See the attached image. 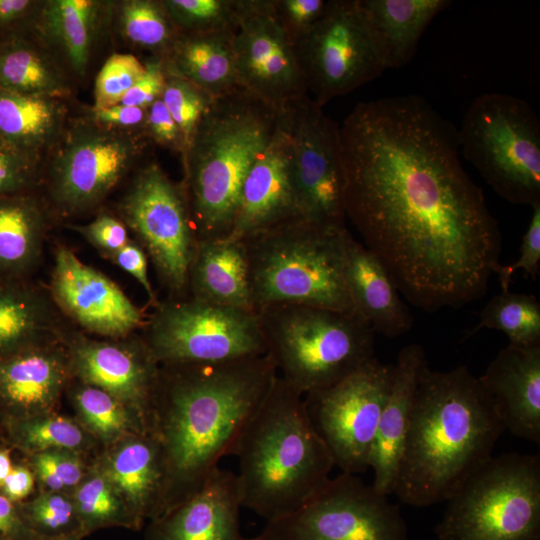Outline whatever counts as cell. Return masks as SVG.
<instances>
[{"label":"cell","instance_id":"obj_2","mask_svg":"<svg viewBox=\"0 0 540 540\" xmlns=\"http://www.w3.org/2000/svg\"><path fill=\"white\" fill-rule=\"evenodd\" d=\"M165 367L158 379L159 443L171 499L175 492L172 509L205 485L221 458L233 454L277 371L266 355Z\"/></svg>","mask_w":540,"mask_h":540},{"label":"cell","instance_id":"obj_41","mask_svg":"<svg viewBox=\"0 0 540 540\" xmlns=\"http://www.w3.org/2000/svg\"><path fill=\"white\" fill-rule=\"evenodd\" d=\"M75 400L85 422L103 438L116 437L129 426L122 402L99 388L90 385L81 387Z\"/></svg>","mask_w":540,"mask_h":540},{"label":"cell","instance_id":"obj_14","mask_svg":"<svg viewBox=\"0 0 540 540\" xmlns=\"http://www.w3.org/2000/svg\"><path fill=\"white\" fill-rule=\"evenodd\" d=\"M294 47L307 91L321 107L386 70L357 0H329L323 16Z\"/></svg>","mask_w":540,"mask_h":540},{"label":"cell","instance_id":"obj_37","mask_svg":"<svg viewBox=\"0 0 540 540\" xmlns=\"http://www.w3.org/2000/svg\"><path fill=\"white\" fill-rule=\"evenodd\" d=\"M179 33L235 30L240 0H162Z\"/></svg>","mask_w":540,"mask_h":540},{"label":"cell","instance_id":"obj_40","mask_svg":"<svg viewBox=\"0 0 540 540\" xmlns=\"http://www.w3.org/2000/svg\"><path fill=\"white\" fill-rule=\"evenodd\" d=\"M145 70V63L133 54H112L97 74L92 109L98 110L119 104Z\"/></svg>","mask_w":540,"mask_h":540},{"label":"cell","instance_id":"obj_25","mask_svg":"<svg viewBox=\"0 0 540 540\" xmlns=\"http://www.w3.org/2000/svg\"><path fill=\"white\" fill-rule=\"evenodd\" d=\"M188 290L198 301L256 312L245 243L229 238L197 240Z\"/></svg>","mask_w":540,"mask_h":540},{"label":"cell","instance_id":"obj_33","mask_svg":"<svg viewBox=\"0 0 540 540\" xmlns=\"http://www.w3.org/2000/svg\"><path fill=\"white\" fill-rule=\"evenodd\" d=\"M0 88L62 99L70 93L66 77L51 54L20 35L0 41Z\"/></svg>","mask_w":540,"mask_h":540},{"label":"cell","instance_id":"obj_11","mask_svg":"<svg viewBox=\"0 0 540 540\" xmlns=\"http://www.w3.org/2000/svg\"><path fill=\"white\" fill-rule=\"evenodd\" d=\"M247 540H408L398 505L357 475L341 472L294 512Z\"/></svg>","mask_w":540,"mask_h":540},{"label":"cell","instance_id":"obj_43","mask_svg":"<svg viewBox=\"0 0 540 540\" xmlns=\"http://www.w3.org/2000/svg\"><path fill=\"white\" fill-rule=\"evenodd\" d=\"M25 513L24 519L33 532L55 534L56 538L76 533L71 530L77 515L74 503L55 491L34 499Z\"/></svg>","mask_w":540,"mask_h":540},{"label":"cell","instance_id":"obj_55","mask_svg":"<svg viewBox=\"0 0 540 540\" xmlns=\"http://www.w3.org/2000/svg\"><path fill=\"white\" fill-rule=\"evenodd\" d=\"M40 3L33 0H0V28L35 15Z\"/></svg>","mask_w":540,"mask_h":540},{"label":"cell","instance_id":"obj_36","mask_svg":"<svg viewBox=\"0 0 540 540\" xmlns=\"http://www.w3.org/2000/svg\"><path fill=\"white\" fill-rule=\"evenodd\" d=\"M118 25L127 42L161 58L165 57L179 34L163 2L156 0L121 2Z\"/></svg>","mask_w":540,"mask_h":540},{"label":"cell","instance_id":"obj_56","mask_svg":"<svg viewBox=\"0 0 540 540\" xmlns=\"http://www.w3.org/2000/svg\"><path fill=\"white\" fill-rule=\"evenodd\" d=\"M13 465L10 457V453L7 450H0V487L3 484L6 477L12 470Z\"/></svg>","mask_w":540,"mask_h":540},{"label":"cell","instance_id":"obj_1","mask_svg":"<svg viewBox=\"0 0 540 540\" xmlns=\"http://www.w3.org/2000/svg\"><path fill=\"white\" fill-rule=\"evenodd\" d=\"M346 218L400 293L428 312L483 297L502 247L457 129L424 98L357 104L340 126Z\"/></svg>","mask_w":540,"mask_h":540},{"label":"cell","instance_id":"obj_32","mask_svg":"<svg viewBox=\"0 0 540 540\" xmlns=\"http://www.w3.org/2000/svg\"><path fill=\"white\" fill-rule=\"evenodd\" d=\"M52 303L22 278H0V357L38 346L56 327Z\"/></svg>","mask_w":540,"mask_h":540},{"label":"cell","instance_id":"obj_22","mask_svg":"<svg viewBox=\"0 0 540 540\" xmlns=\"http://www.w3.org/2000/svg\"><path fill=\"white\" fill-rule=\"evenodd\" d=\"M73 366L81 379L138 410L158 385L157 361L142 347L81 338L72 347Z\"/></svg>","mask_w":540,"mask_h":540},{"label":"cell","instance_id":"obj_3","mask_svg":"<svg viewBox=\"0 0 540 540\" xmlns=\"http://www.w3.org/2000/svg\"><path fill=\"white\" fill-rule=\"evenodd\" d=\"M478 377L458 366L420 378L394 493L414 507L445 502L493 455L504 431Z\"/></svg>","mask_w":540,"mask_h":540},{"label":"cell","instance_id":"obj_24","mask_svg":"<svg viewBox=\"0 0 540 540\" xmlns=\"http://www.w3.org/2000/svg\"><path fill=\"white\" fill-rule=\"evenodd\" d=\"M241 507L235 473L218 467L198 492L160 519L153 540H247Z\"/></svg>","mask_w":540,"mask_h":540},{"label":"cell","instance_id":"obj_47","mask_svg":"<svg viewBox=\"0 0 540 540\" xmlns=\"http://www.w3.org/2000/svg\"><path fill=\"white\" fill-rule=\"evenodd\" d=\"M275 16L293 44L325 13L329 0H272Z\"/></svg>","mask_w":540,"mask_h":540},{"label":"cell","instance_id":"obj_19","mask_svg":"<svg viewBox=\"0 0 540 540\" xmlns=\"http://www.w3.org/2000/svg\"><path fill=\"white\" fill-rule=\"evenodd\" d=\"M300 218L289 104L272 140L245 178L235 222L227 238L243 241Z\"/></svg>","mask_w":540,"mask_h":540},{"label":"cell","instance_id":"obj_4","mask_svg":"<svg viewBox=\"0 0 540 540\" xmlns=\"http://www.w3.org/2000/svg\"><path fill=\"white\" fill-rule=\"evenodd\" d=\"M233 456L241 506L267 521L288 515L331 478L334 461L313 428L303 396L277 374Z\"/></svg>","mask_w":540,"mask_h":540},{"label":"cell","instance_id":"obj_27","mask_svg":"<svg viewBox=\"0 0 540 540\" xmlns=\"http://www.w3.org/2000/svg\"><path fill=\"white\" fill-rule=\"evenodd\" d=\"M235 30L179 33L163 58L164 67L213 98L240 88L233 47Z\"/></svg>","mask_w":540,"mask_h":540},{"label":"cell","instance_id":"obj_23","mask_svg":"<svg viewBox=\"0 0 540 540\" xmlns=\"http://www.w3.org/2000/svg\"><path fill=\"white\" fill-rule=\"evenodd\" d=\"M343 276L355 313L375 334L395 338L411 329L413 317L390 272L349 231L344 242Z\"/></svg>","mask_w":540,"mask_h":540},{"label":"cell","instance_id":"obj_28","mask_svg":"<svg viewBox=\"0 0 540 540\" xmlns=\"http://www.w3.org/2000/svg\"><path fill=\"white\" fill-rule=\"evenodd\" d=\"M65 377L61 356L39 345L2 356L0 400L18 412L43 411L56 401Z\"/></svg>","mask_w":540,"mask_h":540},{"label":"cell","instance_id":"obj_35","mask_svg":"<svg viewBox=\"0 0 540 540\" xmlns=\"http://www.w3.org/2000/svg\"><path fill=\"white\" fill-rule=\"evenodd\" d=\"M479 317L470 334L487 328L505 333L509 344H540V303L533 295L502 291L487 302Z\"/></svg>","mask_w":540,"mask_h":540},{"label":"cell","instance_id":"obj_52","mask_svg":"<svg viewBox=\"0 0 540 540\" xmlns=\"http://www.w3.org/2000/svg\"><path fill=\"white\" fill-rule=\"evenodd\" d=\"M109 258L118 267L132 275L146 291L148 298L155 306L158 304L156 295L148 277V259L144 249L133 240L123 246L117 252L109 255Z\"/></svg>","mask_w":540,"mask_h":540},{"label":"cell","instance_id":"obj_58","mask_svg":"<svg viewBox=\"0 0 540 540\" xmlns=\"http://www.w3.org/2000/svg\"><path fill=\"white\" fill-rule=\"evenodd\" d=\"M0 540H4V539L0 538Z\"/></svg>","mask_w":540,"mask_h":540},{"label":"cell","instance_id":"obj_49","mask_svg":"<svg viewBox=\"0 0 540 540\" xmlns=\"http://www.w3.org/2000/svg\"><path fill=\"white\" fill-rule=\"evenodd\" d=\"M144 133L146 138L182 156L186 151L187 145L183 132L162 99L155 101L147 108Z\"/></svg>","mask_w":540,"mask_h":540},{"label":"cell","instance_id":"obj_54","mask_svg":"<svg viewBox=\"0 0 540 540\" xmlns=\"http://www.w3.org/2000/svg\"><path fill=\"white\" fill-rule=\"evenodd\" d=\"M33 486L32 472L26 467L16 466L12 468L1 485L2 495L12 502L20 501L30 494Z\"/></svg>","mask_w":540,"mask_h":540},{"label":"cell","instance_id":"obj_31","mask_svg":"<svg viewBox=\"0 0 540 540\" xmlns=\"http://www.w3.org/2000/svg\"><path fill=\"white\" fill-rule=\"evenodd\" d=\"M45 229L43 206L33 196H0V278H23L34 268Z\"/></svg>","mask_w":540,"mask_h":540},{"label":"cell","instance_id":"obj_44","mask_svg":"<svg viewBox=\"0 0 540 540\" xmlns=\"http://www.w3.org/2000/svg\"><path fill=\"white\" fill-rule=\"evenodd\" d=\"M40 157L0 136V196L28 193L39 179Z\"/></svg>","mask_w":540,"mask_h":540},{"label":"cell","instance_id":"obj_48","mask_svg":"<svg viewBox=\"0 0 540 540\" xmlns=\"http://www.w3.org/2000/svg\"><path fill=\"white\" fill-rule=\"evenodd\" d=\"M70 227L106 257L120 250L130 240L124 222L109 213H100L88 224Z\"/></svg>","mask_w":540,"mask_h":540},{"label":"cell","instance_id":"obj_10","mask_svg":"<svg viewBox=\"0 0 540 540\" xmlns=\"http://www.w3.org/2000/svg\"><path fill=\"white\" fill-rule=\"evenodd\" d=\"M145 344L164 365L227 362L266 353L257 312L190 296L158 302Z\"/></svg>","mask_w":540,"mask_h":540},{"label":"cell","instance_id":"obj_39","mask_svg":"<svg viewBox=\"0 0 540 540\" xmlns=\"http://www.w3.org/2000/svg\"><path fill=\"white\" fill-rule=\"evenodd\" d=\"M13 431L21 445L38 452L77 448L84 440L81 429L60 416L25 418L16 422Z\"/></svg>","mask_w":540,"mask_h":540},{"label":"cell","instance_id":"obj_18","mask_svg":"<svg viewBox=\"0 0 540 540\" xmlns=\"http://www.w3.org/2000/svg\"><path fill=\"white\" fill-rule=\"evenodd\" d=\"M57 307L88 332L120 338L143 324L142 311L110 278L58 246L50 282Z\"/></svg>","mask_w":540,"mask_h":540},{"label":"cell","instance_id":"obj_8","mask_svg":"<svg viewBox=\"0 0 540 540\" xmlns=\"http://www.w3.org/2000/svg\"><path fill=\"white\" fill-rule=\"evenodd\" d=\"M445 502L439 540H540V457L492 456Z\"/></svg>","mask_w":540,"mask_h":540},{"label":"cell","instance_id":"obj_6","mask_svg":"<svg viewBox=\"0 0 540 540\" xmlns=\"http://www.w3.org/2000/svg\"><path fill=\"white\" fill-rule=\"evenodd\" d=\"M347 232L300 218L243 240L255 311L285 304L355 313L343 276Z\"/></svg>","mask_w":540,"mask_h":540},{"label":"cell","instance_id":"obj_42","mask_svg":"<svg viewBox=\"0 0 540 540\" xmlns=\"http://www.w3.org/2000/svg\"><path fill=\"white\" fill-rule=\"evenodd\" d=\"M113 487L103 476L91 477L80 485L74 506L83 525L93 527L120 518L121 505Z\"/></svg>","mask_w":540,"mask_h":540},{"label":"cell","instance_id":"obj_29","mask_svg":"<svg viewBox=\"0 0 540 540\" xmlns=\"http://www.w3.org/2000/svg\"><path fill=\"white\" fill-rule=\"evenodd\" d=\"M110 2L98 0H48L41 2L36 28L45 41L59 49L80 76L85 75L93 44Z\"/></svg>","mask_w":540,"mask_h":540},{"label":"cell","instance_id":"obj_15","mask_svg":"<svg viewBox=\"0 0 540 540\" xmlns=\"http://www.w3.org/2000/svg\"><path fill=\"white\" fill-rule=\"evenodd\" d=\"M139 133L101 128L89 120L61 139L50 163L49 195L63 215L98 205L129 172L146 146Z\"/></svg>","mask_w":540,"mask_h":540},{"label":"cell","instance_id":"obj_57","mask_svg":"<svg viewBox=\"0 0 540 540\" xmlns=\"http://www.w3.org/2000/svg\"><path fill=\"white\" fill-rule=\"evenodd\" d=\"M78 536H79L78 533H73V534H69V535H66V536L53 538V539H50V540H78Z\"/></svg>","mask_w":540,"mask_h":540},{"label":"cell","instance_id":"obj_12","mask_svg":"<svg viewBox=\"0 0 540 540\" xmlns=\"http://www.w3.org/2000/svg\"><path fill=\"white\" fill-rule=\"evenodd\" d=\"M120 212L171 297H185L197 237L183 186L150 162L135 175Z\"/></svg>","mask_w":540,"mask_h":540},{"label":"cell","instance_id":"obj_17","mask_svg":"<svg viewBox=\"0 0 540 540\" xmlns=\"http://www.w3.org/2000/svg\"><path fill=\"white\" fill-rule=\"evenodd\" d=\"M233 47L239 85L279 108L306 96L295 47L272 0H240Z\"/></svg>","mask_w":540,"mask_h":540},{"label":"cell","instance_id":"obj_45","mask_svg":"<svg viewBox=\"0 0 540 540\" xmlns=\"http://www.w3.org/2000/svg\"><path fill=\"white\" fill-rule=\"evenodd\" d=\"M540 269V204L532 206V216L522 237L519 258L507 265L497 264L493 274H497L502 291L509 290L513 274L523 270L526 275L536 278Z\"/></svg>","mask_w":540,"mask_h":540},{"label":"cell","instance_id":"obj_5","mask_svg":"<svg viewBox=\"0 0 540 540\" xmlns=\"http://www.w3.org/2000/svg\"><path fill=\"white\" fill-rule=\"evenodd\" d=\"M285 108L242 87L214 98L182 156V186L197 240L230 235L245 178L272 140Z\"/></svg>","mask_w":540,"mask_h":540},{"label":"cell","instance_id":"obj_26","mask_svg":"<svg viewBox=\"0 0 540 540\" xmlns=\"http://www.w3.org/2000/svg\"><path fill=\"white\" fill-rule=\"evenodd\" d=\"M371 38L386 69L408 64L432 20L449 0H357Z\"/></svg>","mask_w":540,"mask_h":540},{"label":"cell","instance_id":"obj_13","mask_svg":"<svg viewBox=\"0 0 540 540\" xmlns=\"http://www.w3.org/2000/svg\"><path fill=\"white\" fill-rule=\"evenodd\" d=\"M392 365L376 357L339 382L303 396L308 418L341 472L370 469Z\"/></svg>","mask_w":540,"mask_h":540},{"label":"cell","instance_id":"obj_20","mask_svg":"<svg viewBox=\"0 0 540 540\" xmlns=\"http://www.w3.org/2000/svg\"><path fill=\"white\" fill-rule=\"evenodd\" d=\"M504 429L540 443V344H509L478 377Z\"/></svg>","mask_w":540,"mask_h":540},{"label":"cell","instance_id":"obj_53","mask_svg":"<svg viewBox=\"0 0 540 540\" xmlns=\"http://www.w3.org/2000/svg\"><path fill=\"white\" fill-rule=\"evenodd\" d=\"M33 531L19 514L12 501L0 494V538L31 540Z\"/></svg>","mask_w":540,"mask_h":540},{"label":"cell","instance_id":"obj_46","mask_svg":"<svg viewBox=\"0 0 540 540\" xmlns=\"http://www.w3.org/2000/svg\"><path fill=\"white\" fill-rule=\"evenodd\" d=\"M33 465L38 478L55 492L78 484L82 477L80 461L60 450L38 452Z\"/></svg>","mask_w":540,"mask_h":540},{"label":"cell","instance_id":"obj_34","mask_svg":"<svg viewBox=\"0 0 540 540\" xmlns=\"http://www.w3.org/2000/svg\"><path fill=\"white\" fill-rule=\"evenodd\" d=\"M108 479L140 512L150 504L165 479L161 445L133 440L122 446L110 462Z\"/></svg>","mask_w":540,"mask_h":540},{"label":"cell","instance_id":"obj_30","mask_svg":"<svg viewBox=\"0 0 540 540\" xmlns=\"http://www.w3.org/2000/svg\"><path fill=\"white\" fill-rule=\"evenodd\" d=\"M63 100L0 88V136L40 157L62 136L67 115Z\"/></svg>","mask_w":540,"mask_h":540},{"label":"cell","instance_id":"obj_16","mask_svg":"<svg viewBox=\"0 0 540 540\" xmlns=\"http://www.w3.org/2000/svg\"><path fill=\"white\" fill-rule=\"evenodd\" d=\"M290 131L302 219L345 227L346 175L340 126L306 95L290 104Z\"/></svg>","mask_w":540,"mask_h":540},{"label":"cell","instance_id":"obj_38","mask_svg":"<svg viewBox=\"0 0 540 540\" xmlns=\"http://www.w3.org/2000/svg\"><path fill=\"white\" fill-rule=\"evenodd\" d=\"M164 69L165 86L161 99L183 132L188 147L214 98L187 79Z\"/></svg>","mask_w":540,"mask_h":540},{"label":"cell","instance_id":"obj_21","mask_svg":"<svg viewBox=\"0 0 540 540\" xmlns=\"http://www.w3.org/2000/svg\"><path fill=\"white\" fill-rule=\"evenodd\" d=\"M427 366L425 351L419 344L403 347L392 364L391 381L370 461L374 473L372 486L387 496L395 490L419 381Z\"/></svg>","mask_w":540,"mask_h":540},{"label":"cell","instance_id":"obj_7","mask_svg":"<svg viewBox=\"0 0 540 540\" xmlns=\"http://www.w3.org/2000/svg\"><path fill=\"white\" fill-rule=\"evenodd\" d=\"M257 313L265 355L302 396L339 382L375 357V333L355 313L285 304Z\"/></svg>","mask_w":540,"mask_h":540},{"label":"cell","instance_id":"obj_51","mask_svg":"<svg viewBox=\"0 0 540 540\" xmlns=\"http://www.w3.org/2000/svg\"><path fill=\"white\" fill-rule=\"evenodd\" d=\"M146 118L147 108L117 104L91 109L89 121L104 129L145 135Z\"/></svg>","mask_w":540,"mask_h":540},{"label":"cell","instance_id":"obj_50","mask_svg":"<svg viewBox=\"0 0 540 540\" xmlns=\"http://www.w3.org/2000/svg\"><path fill=\"white\" fill-rule=\"evenodd\" d=\"M145 73L125 94L119 104L148 108L161 99L165 86L163 58L152 56L145 62Z\"/></svg>","mask_w":540,"mask_h":540},{"label":"cell","instance_id":"obj_9","mask_svg":"<svg viewBox=\"0 0 540 540\" xmlns=\"http://www.w3.org/2000/svg\"><path fill=\"white\" fill-rule=\"evenodd\" d=\"M460 152L503 199L540 204V123L523 99L485 93L457 129Z\"/></svg>","mask_w":540,"mask_h":540}]
</instances>
